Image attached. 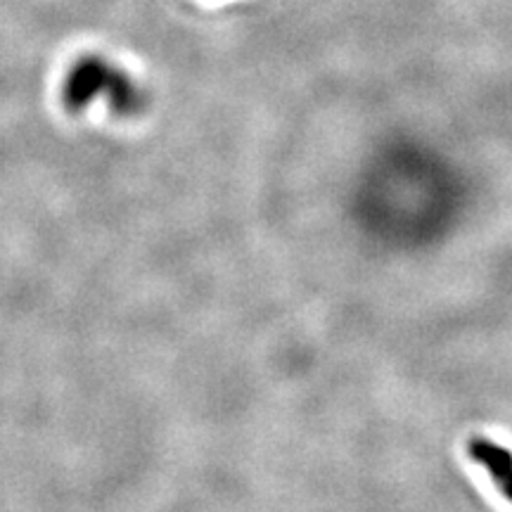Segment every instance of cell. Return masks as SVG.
I'll list each match as a JSON object with an SVG mask.
<instances>
[{
	"label": "cell",
	"mask_w": 512,
	"mask_h": 512,
	"mask_svg": "<svg viewBox=\"0 0 512 512\" xmlns=\"http://www.w3.org/2000/svg\"><path fill=\"white\" fill-rule=\"evenodd\" d=\"M501 489H503L505 498H508V501H512V472L501 482Z\"/></svg>",
	"instance_id": "3957f363"
},
{
	"label": "cell",
	"mask_w": 512,
	"mask_h": 512,
	"mask_svg": "<svg viewBox=\"0 0 512 512\" xmlns=\"http://www.w3.org/2000/svg\"><path fill=\"white\" fill-rule=\"evenodd\" d=\"M102 83H105V72H102L98 64H81L67 83V105L79 110V107L86 105L88 100H93V95L100 91Z\"/></svg>",
	"instance_id": "6da1fadb"
},
{
	"label": "cell",
	"mask_w": 512,
	"mask_h": 512,
	"mask_svg": "<svg viewBox=\"0 0 512 512\" xmlns=\"http://www.w3.org/2000/svg\"><path fill=\"white\" fill-rule=\"evenodd\" d=\"M467 451H470L472 460L486 465V470L491 472V477H494L498 484H501L503 479L512 472V453L508 448L496 446L491 444V441L475 437L470 444H467Z\"/></svg>",
	"instance_id": "7a4b0ae2"
}]
</instances>
